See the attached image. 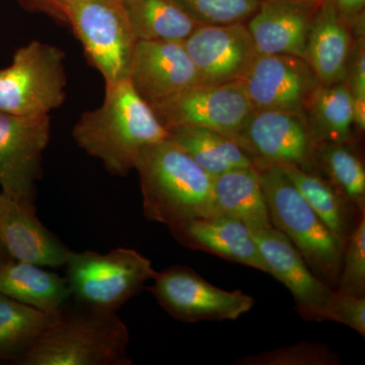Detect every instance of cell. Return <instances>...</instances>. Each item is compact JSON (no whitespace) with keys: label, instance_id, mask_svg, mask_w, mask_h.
Segmentation results:
<instances>
[{"label":"cell","instance_id":"obj_1","mask_svg":"<svg viewBox=\"0 0 365 365\" xmlns=\"http://www.w3.org/2000/svg\"><path fill=\"white\" fill-rule=\"evenodd\" d=\"M72 136L110 174L124 177L135 169L143 150L169 138L170 132L129 79L124 78L106 85L103 105L81 115Z\"/></svg>","mask_w":365,"mask_h":365},{"label":"cell","instance_id":"obj_2","mask_svg":"<svg viewBox=\"0 0 365 365\" xmlns=\"http://www.w3.org/2000/svg\"><path fill=\"white\" fill-rule=\"evenodd\" d=\"M135 170L146 220L172 227L217 215L213 178L170 137L143 150Z\"/></svg>","mask_w":365,"mask_h":365},{"label":"cell","instance_id":"obj_3","mask_svg":"<svg viewBox=\"0 0 365 365\" xmlns=\"http://www.w3.org/2000/svg\"><path fill=\"white\" fill-rule=\"evenodd\" d=\"M128 329L114 312L71 306L20 364L131 365Z\"/></svg>","mask_w":365,"mask_h":365},{"label":"cell","instance_id":"obj_4","mask_svg":"<svg viewBox=\"0 0 365 365\" xmlns=\"http://www.w3.org/2000/svg\"><path fill=\"white\" fill-rule=\"evenodd\" d=\"M259 173L273 227L292 242L317 277L336 289L344 250L279 165Z\"/></svg>","mask_w":365,"mask_h":365},{"label":"cell","instance_id":"obj_5","mask_svg":"<svg viewBox=\"0 0 365 365\" xmlns=\"http://www.w3.org/2000/svg\"><path fill=\"white\" fill-rule=\"evenodd\" d=\"M64 266L71 299L76 304L114 313L157 274L150 259L126 248L107 254L71 251Z\"/></svg>","mask_w":365,"mask_h":365},{"label":"cell","instance_id":"obj_6","mask_svg":"<svg viewBox=\"0 0 365 365\" xmlns=\"http://www.w3.org/2000/svg\"><path fill=\"white\" fill-rule=\"evenodd\" d=\"M60 9L106 85L128 78L138 40L122 0H62Z\"/></svg>","mask_w":365,"mask_h":365},{"label":"cell","instance_id":"obj_7","mask_svg":"<svg viewBox=\"0 0 365 365\" xmlns=\"http://www.w3.org/2000/svg\"><path fill=\"white\" fill-rule=\"evenodd\" d=\"M66 54L56 46L33 41L0 69V112L19 116L50 115L66 101Z\"/></svg>","mask_w":365,"mask_h":365},{"label":"cell","instance_id":"obj_8","mask_svg":"<svg viewBox=\"0 0 365 365\" xmlns=\"http://www.w3.org/2000/svg\"><path fill=\"white\" fill-rule=\"evenodd\" d=\"M150 106L169 132L202 127L235 141L255 110L241 81L222 85L200 83Z\"/></svg>","mask_w":365,"mask_h":365},{"label":"cell","instance_id":"obj_9","mask_svg":"<svg viewBox=\"0 0 365 365\" xmlns=\"http://www.w3.org/2000/svg\"><path fill=\"white\" fill-rule=\"evenodd\" d=\"M148 287L158 304L182 323L235 321L249 313L255 300L241 290L227 292L201 277L193 269L173 266L157 272Z\"/></svg>","mask_w":365,"mask_h":365},{"label":"cell","instance_id":"obj_10","mask_svg":"<svg viewBox=\"0 0 365 365\" xmlns=\"http://www.w3.org/2000/svg\"><path fill=\"white\" fill-rule=\"evenodd\" d=\"M235 143L258 170L285 165L314 170L316 144L304 113L255 109Z\"/></svg>","mask_w":365,"mask_h":365},{"label":"cell","instance_id":"obj_11","mask_svg":"<svg viewBox=\"0 0 365 365\" xmlns=\"http://www.w3.org/2000/svg\"><path fill=\"white\" fill-rule=\"evenodd\" d=\"M50 134V115L19 116L0 112L1 191L36 201Z\"/></svg>","mask_w":365,"mask_h":365},{"label":"cell","instance_id":"obj_12","mask_svg":"<svg viewBox=\"0 0 365 365\" xmlns=\"http://www.w3.org/2000/svg\"><path fill=\"white\" fill-rule=\"evenodd\" d=\"M182 44L202 85L241 81L258 56L246 23L200 25Z\"/></svg>","mask_w":365,"mask_h":365},{"label":"cell","instance_id":"obj_13","mask_svg":"<svg viewBox=\"0 0 365 365\" xmlns=\"http://www.w3.org/2000/svg\"><path fill=\"white\" fill-rule=\"evenodd\" d=\"M241 81L255 109L299 113L319 83L307 60L292 55H258Z\"/></svg>","mask_w":365,"mask_h":365},{"label":"cell","instance_id":"obj_14","mask_svg":"<svg viewBox=\"0 0 365 365\" xmlns=\"http://www.w3.org/2000/svg\"><path fill=\"white\" fill-rule=\"evenodd\" d=\"M269 274L288 288L297 314L309 322L328 321L335 289L317 277L292 242L276 228L252 232Z\"/></svg>","mask_w":365,"mask_h":365},{"label":"cell","instance_id":"obj_15","mask_svg":"<svg viewBox=\"0 0 365 365\" xmlns=\"http://www.w3.org/2000/svg\"><path fill=\"white\" fill-rule=\"evenodd\" d=\"M127 78L150 105L201 83L184 44L175 41H137Z\"/></svg>","mask_w":365,"mask_h":365},{"label":"cell","instance_id":"obj_16","mask_svg":"<svg viewBox=\"0 0 365 365\" xmlns=\"http://www.w3.org/2000/svg\"><path fill=\"white\" fill-rule=\"evenodd\" d=\"M0 241L14 260L41 267L66 265L71 250L40 222L35 201L0 192Z\"/></svg>","mask_w":365,"mask_h":365},{"label":"cell","instance_id":"obj_17","mask_svg":"<svg viewBox=\"0 0 365 365\" xmlns=\"http://www.w3.org/2000/svg\"><path fill=\"white\" fill-rule=\"evenodd\" d=\"M321 0H262L247 21L258 55L306 59L307 43Z\"/></svg>","mask_w":365,"mask_h":365},{"label":"cell","instance_id":"obj_18","mask_svg":"<svg viewBox=\"0 0 365 365\" xmlns=\"http://www.w3.org/2000/svg\"><path fill=\"white\" fill-rule=\"evenodd\" d=\"M169 230L174 239L186 248L215 255L269 274L251 230L240 220L215 215L190 220Z\"/></svg>","mask_w":365,"mask_h":365},{"label":"cell","instance_id":"obj_19","mask_svg":"<svg viewBox=\"0 0 365 365\" xmlns=\"http://www.w3.org/2000/svg\"><path fill=\"white\" fill-rule=\"evenodd\" d=\"M353 48L352 26L331 0H321L307 43L306 60L321 83L347 79Z\"/></svg>","mask_w":365,"mask_h":365},{"label":"cell","instance_id":"obj_20","mask_svg":"<svg viewBox=\"0 0 365 365\" xmlns=\"http://www.w3.org/2000/svg\"><path fill=\"white\" fill-rule=\"evenodd\" d=\"M213 197L217 215L240 220L251 232L273 227L257 168L228 170L213 178Z\"/></svg>","mask_w":365,"mask_h":365},{"label":"cell","instance_id":"obj_21","mask_svg":"<svg viewBox=\"0 0 365 365\" xmlns=\"http://www.w3.org/2000/svg\"><path fill=\"white\" fill-rule=\"evenodd\" d=\"M0 294L44 312H61L71 300L66 277L14 259L0 264Z\"/></svg>","mask_w":365,"mask_h":365},{"label":"cell","instance_id":"obj_22","mask_svg":"<svg viewBox=\"0 0 365 365\" xmlns=\"http://www.w3.org/2000/svg\"><path fill=\"white\" fill-rule=\"evenodd\" d=\"M279 167L344 250L359 220L356 222L354 215L361 213L316 170H304L294 165Z\"/></svg>","mask_w":365,"mask_h":365},{"label":"cell","instance_id":"obj_23","mask_svg":"<svg viewBox=\"0 0 365 365\" xmlns=\"http://www.w3.org/2000/svg\"><path fill=\"white\" fill-rule=\"evenodd\" d=\"M304 114L314 144L349 143L355 125L347 81L328 85L319 83L309 96Z\"/></svg>","mask_w":365,"mask_h":365},{"label":"cell","instance_id":"obj_24","mask_svg":"<svg viewBox=\"0 0 365 365\" xmlns=\"http://www.w3.org/2000/svg\"><path fill=\"white\" fill-rule=\"evenodd\" d=\"M59 317L0 294V359L20 364Z\"/></svg>","mask_w":365,"mask_h":365},{"label":"cell","instance_id":"obj_25","mask_svg":"<svg viewBox=\"0 0 365 365\" xmlns=\"http://www.w3.org/2000/svg\"><path fill=\"white\" fill-rule=\"evenodd\" d=\"M170 139L212 178L228 170L255 167L248 153L234 139L210 129L202 127L175 129L170 132Z\"/></svg>","mask_w":365,"mask_h":365},{"label":"cell","instance_id":"obj_26","mask_svg":"<svg viewBox=\"0 0 365 365\" xmlns=\"http://www.w3.org/2000/svg\"><path fill=\"white\" fill-rule=\"evenodd\" d=\"M137 40L184 42L200 24L175 0H122Z\"/></svg>","mask_w":365,"mask_h":365},{"label":"cell","instance_id":"obj_27","mask_svg":"<svg viewBox=\"0 0 365 365\" xmlns=\"http://www.w3.org/2000/svg\"><path fill=\"white\" fill-rule=\"evenodd\" d=\"M314 169L323 174L359 213H365L364 163L348 143H319L314 146Z\"/></svg>","mask_w":365,"mask_h":365},{"label":"cell","instance_id":"obj_28","mask_svg":"<svg viewBox=\"0 0 365 365\" xmlns=\"http://www.w3.org/2000/svg\"><path fill=\"white\" fill-rule=\"evenodd\" d=\"M337 353L329 346L300 342L283 346L270 351L247 355L235 362L237 365H339Z\"/></svg>","mask_w":365,"mask_h":365},{"label":"cell","instance_id":"obj_29","mask_svg":"<svg viewBox=\"0 0 365 365\" xmlns=\"http://www.w3.org/2000/svg\"><path fill=\"white\" fill-rule=\"evenodd\" d=\"M200 25L246 23L262 0H175Z\"/></svg>","mask_w":365,"mask_h":365},{"label":"cell","instance_id":"obj_30","mask_svg":"<svg viewBox=\"0 0 365 365\" xmlns=\"http://www.w3.org/2000/svg\"><path fill=\"white\" fill-rule=\"evenodd\" d=\"M336 292L365 297V215L350 235Z\"/></svg>","mask_w":365,"mask_h":365},{"label":"cell","instance_id":"obj_31","mask_svg":"<svg viewBox=\"0 0 365 365\" xmlns=\"http://www.w3.org/2000/svg\"><path fill=\"white\" fill-rule=\"evenodd\" d=\"M364 33L359 34L352 48L348 64L347 83L351 91L354 125L360 132L365 129V48Z\"/></svg>","mask_w":365,"mask_h":365},{"label":"cell","instance_id":"obj_32","mask_svg":"<svg viewBox=\"0 0 365 365\" xmlns=\"http://www.w3.org/2000/svg\"><path fill=\"white\" fill-rule=\"evenodd\" d=\"M328 322L342 324L365 337V297L334 292Z\"/></svg>","mask_w":365,"mask_h":365},{"label":"cell","instance_id":"obj_33","mask_svg":"<svg viewBox=\"0 0 365 365\" xmlns=\"http://www.w3.org/2000/svg\"><path fill=\"white\" fill-rule=\"evenodd\" d=\"M341 14L350 21L352 26L361 23L364 14L365 0H331Z\"/></svg>","mask_w":365,"mask_h":365},{"label":"cell","instance_id":"obj_34","mask_svg":"<svg viewBox=\"0 0 365 365\" xmlns=\"http://www.w3.org/2000/svg\"><path fill=\"white\" fill-rule=\"evenodd\" d=\"M61 1L62 0H43V4L51 11L52 14H56L57 16H59V19H63L62 18L61 9H60Z\"/></svg>","mask_w":365,"mask_h":365},{"label":"cell","instance_id":"obj_35","mask_svg":"<svg viewBox=\"0 0 365 365\" xmlns=\"http://www.w3.org/2000/svg\"><path fill=\"white\" fill-rule=\"evenodd\" d=\"M11 256L7 253L6 248H4V245H2L1 241H0V264L11 260Z\"/></svg>","mask_w":365,"mask_h":365},{"label":"cell","instance_id":"obj_36","mask_svg":"<svg viewBox=\"0 0 365 365\" xmlns=\"http://www.w3.org/2000/svg\"><path fill=\"white\" fill-rule=\"evenodd\" d=\"M38 1L41 2L43 4V0H38Z\"/></svg>","mask_w":365,"mask_h":365}]
</instances>
